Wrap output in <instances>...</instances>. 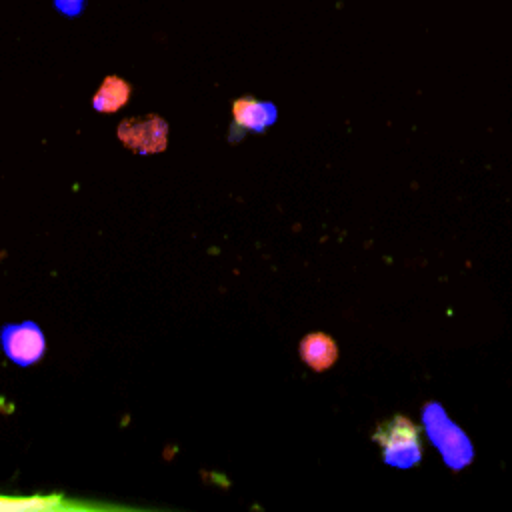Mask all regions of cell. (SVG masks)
I'll return each mask as SVG.
<instances>
[{
	"label": "cell",
	"instance_id": "1",
	"mask_svg": "<svg viewBox=\"0 0 512 512\" xmlns=\"http://www.w3.org/2000/svg\"><path fill=\"white\" fill-rule=\"evenodd\" d=\"M372 440L382 448V460L396 468H412L422 460L420 428L404 414L378 422Z\"/></svg>",
	"mask_w": 512,
	"mask_h": 512
},
{
	"label": "cell",
	"instance_id": "2",
	"mask_svg": "<svg viewBox=\"0 0 512 512\" xmlns=\"http://www.w3.org/2000/svg\"><path fill=\"white\" fill-rule=\"evenodd\" d=\"M422 422L428 432V438L440 450L444 462L452 470H460L470 464L474 452L468 436L446 416L440 404L428 402L422 410Z\"/></svg>",
	"mask_w": 512,
	"mask_h": 512
},
{
	"label": "cell",
	"instance_id": "3",
	"mask_svg": "<svg viewBox=\"0 0 512 512\" xmlns=\"http://www.w3.org/2000/svg\"><path fill=\"white\" fill-rule=\"evenodd\" d=\"M116 134L128 150L138 154H156L168 146V124L156 114L122 120Z\"/></svg>",
	"mask_w": 512,
	"mask_h": 512
},
{
	"label": "cell",
	"instance_id": "4",
	"mask_svg": "<svg viewBox=\"0 0 512 512\" xmlns=\"http://www.w3.org/2000/svg\"><path fill=\"white\" fill-rule=\"evenodd\" d=\"M0 346L4 354L18 366L38 362L46 352V338L38 324L26 320L20 324H4L0 328Z\"/></svg>",
	"mask_w": 512,
	"mask_h": 512
},
{
	"label": "cell",
	"instance_id": "5",
	"mask_svg": "<svg viewBox=\"0 0 512 512\" xmlns=\"http://www.w3.org/2000/svg\"><path fill=\"white\" fill-rule=\"evenodd\" d=\"M232 116L234 124L250 130V132H264L276 122L278 110L272 102L266 100H256L252 96H242L234 100L232 104Z\"/></svg>",
	"mask_w": 512,
	"mask_h": 512
},
{
	"label": "cell",
	"instance_id": "6",
	"mask_svg": "<svg viewBox=\"0 0 512 512\" xmlns=\"http://www.w3.org/2000/svg\"><path fill=\"white\" fill-rule=\"evenodd\" d=\"M300 358L314 372H324L336 362L338 346L328 334L312 332V334L304 336L302 342H300Z\"/></svg>",
	"mask_w": 512,
	"mask_h": 512
},
{
	"label": "cell",
	"instance_id": "7",
	"mask_svg": "<svg viewBox=\"0 0 512 512\" xmlns=\"http://www.w3.org/2000/svg\"><path fill=\"white\" fill-rule=\"evenodd\" d=\"M130 84L120 78V76H106L98 88V92L94 94V100H92V106L94 110L98 112H104V114H112L116 110H120L128 98H130Z\"/></svg>",
	"mask_w": 512,
	"mask_h": 512
},
{
	"label": "cell",
	"instance_id": "8",
	"mask_svg": "<svg viewBox=\"0 0 512 512\" xmlns=\"http://www.w3.org/2000/svg\"><path fill=\"white\" fill-rule=\"evenodd\" d=\"M74 2H80V4H82V2H84V0H74Z\"/></svg>",
	"mask_w": 512,
	"mask_h": 512
}]
</instances>
